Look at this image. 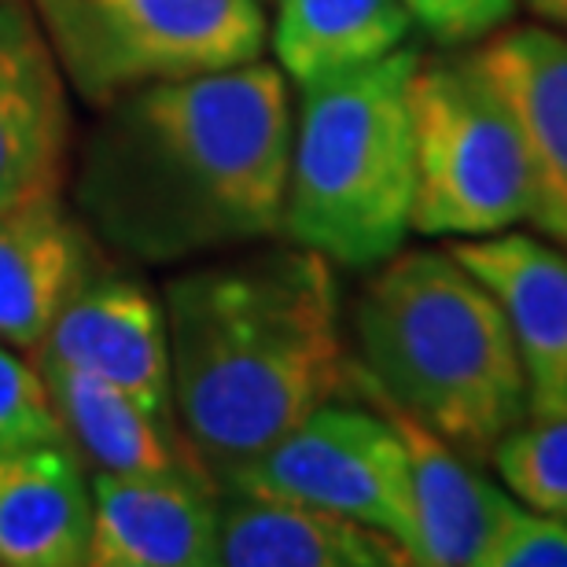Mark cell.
<instances>
[{
    "mask_svg": "<svg viewBox=\"0 0 567 567\" xmlns=\"http://www.w3.org/2000/svg\"><path fill=\"white\" fill-rule=\"evenodd\" d=\"M44 439L66 435L55 421L41 372L27 365L8 343H0V450Z\"/></svg>",
    "mask_w": 567,
    "mask_h": 567,
    "instance_id": "cell-20",
    "label": "cell"
},
{
    "mask_svg": "<svg viewBox=\"0 0 567 567\" xmlns=\"http://www.w3.org/2000/svg\"><path fill=\"white\" fill-rule=\"evenodd\" d=\"M295 115L280 66L158 82L100 107L78 163L85 225L141 262L229 251L280 233Z\"/></svg>",
    "mask_w": 567,
    "mask_h": 567,
    "instance_id": "cell-1",
    "label": "cell"
},
{
    "mask_svg": "<svg viewBox=\"0 0 567 567\" xmlns=\"http://www.w3.org/2000/svg\"><path fill=\"white\" fill-rule=\"evenodd\" d=\"M524 130L535 166L530 225L567 251V38L549 27H505L472 49Z\"/></svg>",
    "mask_w": 567,
    "mask_h": 567,
    "instance_id": "cell-13",
    "label": "cell"
},
{
    "mask_svg": "<svg viewBox=\"0 0 567 567\" xmlns=\"http://www.w3.org/2000/svg\"><path fill=\"white\" fill-rule=\"evenodd\" d=\"M530 16L542 19V27L557 30L567 38V0H524Z\"/></svg>",
    "mask_w": 567,
    "mask_h": 567,
    "instance_id": "cell-23",
    "label": "cell"
},
{
    "mask_svg": "<svg viewBox=\"0 0 567 567\" xmlns=\"http://www.w3.org/2000/svg\"><path fill=\"white\" fill-rule=\"evenodd\" d=\"M502 302L527 383V416L567 413V251L524 233L450 247Z\"/></svg>",
    "mask_w": 567,
    "mask_h": 567,
    "instance_id": "cell-11",
    "label": "cell"
},
{
    "mask_svg": "<svg viewBox=\"0 0 567 567\" xmlns=\"http://www.w3.org/2000/svg\"><path fill=\"white\" fill-rule=\"evenodd\" d=\"M324 402L274 446L221 480V491L274 494L321 505L383 530L413 557L416 519L410 457L377 405Z\"/></svg>",
    "mask_w": 567,
    "mask_h": 567,
    "instance_id": "cell-7",
    "label": "cell"
},
{
    "mask_svg": "<svg viewBox=\"0 0 567 567\" xmlns=\"http://www.w3.org/2000/svg\"><path fill=\"white\" fill-rule=\"evenodd\" d=\"M33 365L78 369L126 391L158 416H177L169 399V347L163 302L126 274L93 269L44 339Z\"/></svg>",
    "mask_w": 567,
    "mask_h": 567,
    "instance_id": "cell-8",
    "label": "cell"
},
{
    "mask_svg": "<svg viewBox=\"0 0 567 567\" xmlns=\"http://www.w3.org/2000/svg\"><path fill=\"white\" fill-rule=\"evenodd\" d=\"M413 19L402 0H277L274 52L295 85L358 71L402 49Z\"/></svg>",
    "mask_w": 567,
    "mask_h": 567,
    "instance_id": "cell-18",
    "label": "cell"
},
{
    "mask_svg": "<svg viewBox=\"0 0 567 567\" xmlns=\"http://www.w3.org/2000/svg\"><path fill=\"white\" fill-rule=\"evenodd\" d=\"M218 564L225 567H405L410 549L321 505L221 491Z\"/></svg>",
    "mask_w": 567,
    "mask_h": 567,
    "instance_id": "cell-14",
    "label": "cell"
},
{
    "mask_svg": "<svg viewBox=\"0 0 567 567\" xmlns=\"http://www.w3.org/2000/svg\"><path fill=\"white\" fill-rule=\"evenodd\" d=\"M55 410L66 442L96 472L111 475H192L210 480V464L192 446L177 416H158L133 402L126 391L78 369L33 365ZM221 486V483H218Z\"/></svg>",
    "mask_w": 567,
    "mask_h": 567,
    "instance_id": "cell-17",
    "label": "cell"
},
{
    "mask_svg": "<svg viewBox=\"0 0 567 567\" xmlns=\"http://www.w3.org/2000/svg\"><path fill=\"white\" fill-rule=\"evenodd\" d=\"M71 152L66 78L41 22L0 0V210L60 196Z\"/></svg>",
    "mask_w": 567,
    "mask_h": 567,
    "instance_id": "cell-9",
    "label": "cell"
},
{
    "mask_svg": "<svg viewBox=\"0 0 567 567\" xmlns=\"http://www.w3.org/2000/svg\"><path fill=\"white\" fill-rule=\"evenodd\" d=\"M483 567H567V519L519 505Z\"/></svg>",
    "mask_w": 567,
    "mask_h": 567,
    "instance_id": "cell-22",
    "label": "cell"
},
{
    "mask_svg": "<svg viewBox=\"0 0 567 567\" xmlns=\"http://www.w3.org/2000/svg\"><path fill=\"white\" fill-rule=\"evenodd\" d=\"M416 49L302 85L280 233L332 266L372 269L413 229Z\"/></svg>",
    "mask_w": 567,
    "mask_h": 567,
    "instance_id": "cell-4",
    "label": "cell"
},
{
    "mask_svg": "<svg viewBox=\"0 0 567 567\" xmlns=\"http://www.w3.org/2000/svg\"><path fill=\"white\" fill-rule=\"evenodd\" d=\"M96 269V247L60 196L0 210V343H41L66 299Z\"/></svg>",
    "mask_w": 567,
    "mask_h": 567,
    "instance_id": "cell-15",
    "label": "cell"
},
{
    "mask_svg": "<svg viewBox=\"0 0 567 567\" xmlns=\"http://www.w3.org/2000/svg\"><path fill=\"white\" fill-rule=\"evenodd\" d=\"M89 567L218 564L221 486L192 475H93Z\"/></svg>",
    "mask_w": 567,
    "mask_h": 567,
    "instance_id": "cell-12",
    "label": "cell"
},
{
    "mask_svg": "<svg viewBox=\"0 0 567 567\" xmlns=\"http://www.w3.org/2000/svg\"><path fill=\"white\" fill-rule=\"evenodd\" d=\"M358 372L464 461L491 464L527 421V383L508 317L453 251L380 262L354 302Z\"/></svg>",
    "mask_w": 567,
    "mask_h": 567,
    "instance_id": "cell-3",
    "label": "cell"
},
{
    "mask_svg": "<svg viewBox=\"0 0 567 567\" xmlns=\"http://www.w3.org/2000/svg\"><path fill=\"white\" fill-rule=\"evenodd\" d=\"M33 8L63 78L93 107L255 63L269 38L258 0H33Z\"/></svg>",
    "mask_w": 567,
    "mask_h": 567,
    "instance_id": "cell-6",
    "label": "cell"
},
{
    "mask_svg": "<svg viewBox=\"0 0 567 567\" xmlns=\"http://www.w3.org/2000/svg\"><path fill=\"white\" fill-rule=\"evenodd\" d=\"M347 391L361 394V402L377 405L402 435L405 457H410L416 519L413 564L483 567L502 527L519 508L516 497L494 486L480 468H472V461H464L435 431L416 424L410 413H402L399 405H391L383 394L372 391L354 361H350Z\"/></svg>",
    "mask_w": 567,
    "mask_h": 567,
    "instance_id": "cell-10",
    "label": "cell"
},
{
    "mask_svg": "<svg viewBox=\"0 0 567 567\" xmlns=\"http://www.w3.org/2000/svg\"><path fill=\"white\" fill-rule=\"evenodd\" d=\"M413 111V229L424 236L508 233L535 218L524 130L472 52L421 55Z\"/></svg>",
    "mask_w": 567,
    "mask_h": 567,
    "instance_id": "cell-5",
    "label": "cell"
},
{
    "mask_svg": "<svg viewBox=\"0 0 567 567\" xmlns=\"http://www.w3.org/2000/svg\"><path fill=\"white\" fill-rule=\"evenodd\" d=\"M491 464L519 505L567 519V413L527 416L497 442Z\"/></svg>",
    "mask_w": 567,
    "mask_h": 567,
    "instance_id": "cell-19",
    "label": "cell"
},
{
    "mask_svg": "<svg viewBox=\"0 0 567 567\" xmlns=\"http://www.w3.org/2000/svg\"><path fill=\"white\" fill-rule=\"evenodd\" d=\"M163 313L177 424L218 483L347 391L339 280L317 251L199 266L169 280Z\"/></svg>",
    "mask_w": 567,
    "mask_h": 567,
    "instance_id": "cell-2",
    "label": "cell"
},
{
    "mask_svg": "<svg viewBox=\"0 0 567 567\" xmlns=\"http://www.w3.org/2000/svg\"><path fill=\"white\" fill-rule=\"evenodd\" d=\"M93 530V486L66 439L0 450V564L82 567Z\"/></svg>",
    "mask_w": 567,
    "mask_h": 567,
    "instance_id": "cell-16",
    "label": "cell"
},
{
    "mask_svg": "<svg viewBox=\"0 0 567 567\" xmlns=\"http://www.w3.org/2000/svg\"><path fill=\"white\" fill-rule=\"evenodd\" d=\"M413 27H421L439 49H468L513 22L524 0H402Z\"/></svg>",
    "mask_w": 567,
    "mask_h": 567,
    "instance_id": "cell-21",
    "label": "cell"
}]
</instances>
